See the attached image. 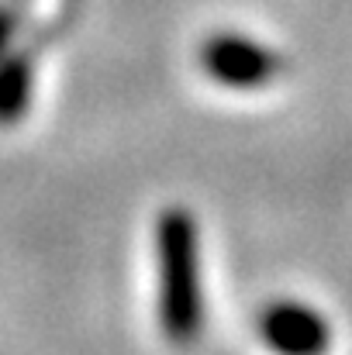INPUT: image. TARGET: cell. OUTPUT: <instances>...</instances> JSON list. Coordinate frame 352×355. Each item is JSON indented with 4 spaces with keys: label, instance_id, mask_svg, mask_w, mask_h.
Here are the masks:
<instances>
[{
    "label": "cell",
    "instance_id": "obj_1",
    "mask_svg": "<svg viewBox=\"0 0 352 355\" xmlns=\"http://www.w3.org/2000/svg\"><path fill=\"white\" fill-rule=\"evenodd\" d=\"M159 318L173 342L187 345L201 331L204 304L197 283V232L187 211L159 218Z\"/></svg>",
    "mask_w": 352,
    "mask_h": 355
},
{
    "label": "cell",
    "instance_id": "obj_2",
    "mask_svg": "<svg viewBox=\"0 0 352 355\" xmlns=\"http://www.w3.org/2000/svg\"><path fill=\"white\" fill-rule=\"evenodd\" d=\"M262 342L276 355H325L332 335L318 311L304 304H273L262 314Z\"/></svg>",
    "mask_w": 352,
    "mask_h": 355
},
{
    "label": "cell",
    "instance_id": "obj_3",
    "mask_svg": "<svg viewBox=\"0 0 352 355\" xmlns=\"http://www.w3.org/2000/svg\"><path fill=\"white\" fill-rule=\"evenodd\" d=\"M215 69H218L225 80L249 83V80H255V76L266 73V62H262V55H252V52H242V49H225V52L215 59Z\"/></svg>",
    "mask_w": 352,
    "mask_h": 355
}]
</instances>
